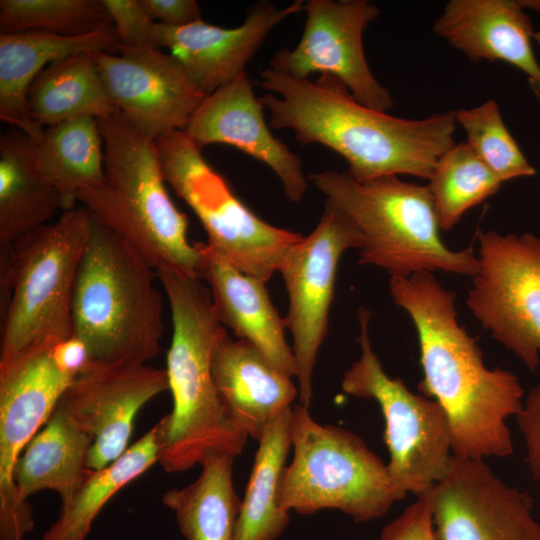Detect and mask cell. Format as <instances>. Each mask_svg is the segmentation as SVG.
Wrapping results in <instances>:
<instances>
[{
    "instance_id": "cell-1",
    "label": "cell",
    "mask_w": 540,
    "mask_h": 540,
    "mask_svg": "<svg viewBox=\"0 0 540 540\" xmlns=\"http://www.w3.org/2000/svg\"><path fill=\"white\" fill-rule=\"evenodd\" d=\"M389 288L416 328L423 371L418 388L445 411L453 455L482 460L512 455L507 421L523 406L519 379L485 366L476 339L458 322L456 294L432 273L392 276Z\"/></svg>"
},
{
    "instance_id": "cell-2",
    "label": "cell",
    "mask_w": 540,
    "mask_h": 540,
    "mask_svg": "<svg viewBox=\"0 0 540 540\" xmlns=\"http://www.w3.org/2000/svg\"><path fill=\"white\" fill-rule=\"evenodd\" d=\"M257 84L273 129H291L302 145L321 144L342 156L354 180L408 174L429 180L454 146V111L399 118L359 103L337 77L296 79L266 68Z\"/></svg>"
},
{
    "instance_id": "cell-3",
    "label": "cell",
    "mask_w": 540,
    "mask_h": 540,
    "mask_svg": "<svg viewBox=\"0 0 540 540\" xmlns=\"http://www.w3.org/2000/svg\"><path fill=\"white\" fill-rule=\"evenodd\" d=\"M171 310L173 333L166 372L172 411L159 426V460L184 472L211 453L239 455L248 435L230 417L214 385L211 359L227 331L216 317L211 292L196 275L157 270Z\"/></svg>"
},
{
    "instance_id": "cell-4",
    "label": "cell",
    "mask_w": 540,
    "mask_h": 540,
    "mask_svg": "<svg viewBox=\"0 0 540 540\" xmlns=\"http://www.w3.org/2000/svg\"><path fill=\"white\" fill-rule=\"evenodd\" d=\"M91 214V213H90ZM155 268L91 214L72 298L73 335L96 363H147L160 351L163 299Z\"/></svg>"
},
{
    "instance_id": "cell-5",
    "label": "cell",
    "mask_w": 540,
    "mask_h": 540,
    "mask_svg": "<svg viewBox=\"0 0 540 540\" xmlns=\"http://www.w3.org/2000/svg\"><path fill=\"white\" fill-rule=\"evenodd\" d=\"M97 121L104 143V181L81 191L77 202L156 271L198 276L202 253L198 243L189 242L188 219L167 192L154 141L118 109Z\"/></svg>"
},
{
    "instance_id": "cell-6",
    "label": "cell",
    "mask_w": 540,
    "mask_h": 540,
    "mask_svg": "<svg viewBox=\"0 0 540 540\" xmlns=\"http://www.w3.org/2000/svg\"><path fill=\"white\" fill-rule=\"evenodd\" d=\"M328 202L342 211L363 237L360 265H374L391 277L444 271L473 277L479 267L472 246L449 249L440 237L427 185L397 175L358 182L347 172L325 170L308 177Z\"/></svg>"
},
{
    "instance_id": "cell-7",
    "label": "cell",
    "mask_w": 540,
    "mask_h": 540,
    "mask_svg": "<svg viewBox=\"0 0 540 540\" xmlns=\"http://www.w3.org/2000/svg\"><path fill=\"white\" fill-rule=\"evenodd\" d=\"M91 214L82 205L1 247L0 363L73 335L72 298Z\"/></svg>"
},
{
    "instance_id": "cell-8",
    "label": "cell",
    "mask_w": 540,
    "mask_h": 540,
    "mask_svg": "<svg viewBox=\"0 0 540 540\" xmlns=\"http://www.w3.org/2000/svg\"><path fill=\"white\" fill-rule=\"evenodd\" d=\"M293 459L281 471L277 502L289 512L313 514L337 509L355 522L385 515L405 497L387 465L356 434L316 422L308 408H292Z\"/></svg>"
},
{
    "instance_id": "cell-9",
    "label": "cell",
    "mask_w": 540,
    "mask_h": 540,
    "mask_svg": "<svg viewBox=\"0 0 540 540\" xmlns=\"http://www.w3.org/2000/svg\"><path fill=\"white\" fill-rule=\"evenodd\" d=\"M154 146L166 184L206 231V246L239 271L264 282L279 271L290 248L303 236L252 212L185 131L166 133L154 140Z\"/></svg>"
},
{
    "instance_id": "cell-10",
    "label": "cell",
    "mask_w": 540,
    "mask_h": 540,
    "mask_svg": "<svg viewBox=\"0 0 540 540\" xmlns=\"http://www.w3.org/2000/svg\"><path fill=\"white\" fill-rule=\"evenodd\" d=\"M370 319V311L360 308L361 356L345 371L341 386L347 394L379 404L390 478L403 495L418 497L448 472L453 455L449 421L437 401L411 392L400 377L385 373L371 346Z\"/></svg>"
},
{
    "instance_id": "cell-11",
    "label": "cell",
    "mask_w": 540,
    "mask_h": 540,
    "mask_svg": "<svg viewBox=\"0 0 540 540\" xmlns=\"http://www.w3.org/2000/svg\"><path fill=\"white\" fill-rule=\"evenodd\" d=\"M478 271L467 305L525 366L540 365V238L478 231Z\"/></svg>"
},
{
    "instance_id": "cell-12",
    "label": "cell",
    "mask_w": 540,
    "mask_h": 540,
    "mask_svg": "<svg viewBox=\"0 0 540 540\" xmlns=\"http://www.w3.org/2000/svg\"><path fill=\"white\" fill-rule=\"evenodd\" d=\"M362 246L358 228L326 201L317 226L290 248L279 268L289 296L285 320L293 339L299 400L304 407H309L312 398V373L327 333L339 260L346 250Z\"/></svg>"
},
{
    "instance_id": "cell-13",
    "label": "cell",
    "mask_w": 540,
    "mask_h": 540,
    "mask_svg": "<svg viewBox=\"0 0 540 540\" xmlns=\"http://www.w3.org/2000/svg\"><path fill=\"white\" fill-rule=\"evenodd\" d=\"M54 344L0 363V540H23L34 527L32 507L18 499L13 470L75 379L56 366Z\"/></svg>"
},
{
    "instance_id": "cell-14",
    "label": "cell",
    "mask_w": 540,
    "mask_h": 540,
    "mask_svg": "<svg viewBox=\"0 0 540 540\" xmlns=\"http://www.w3.org/2000/svg\"><path fill=\"white\" fill-rule=\"evenodd\" d=\"M306 21L293 49L275 53L269 68L296 79L313 73L341 80L354 98L371 109L387 112L393 107L388 89L375 78L367 63L362 35L380 10L367 0H309Z\"/></svg>"
},
{
    "instance_id": "cell-15",
    "label": "cell",
    "mask_w": 540,
    "mask_h": 540,
    "mask_svg": "<svg viewBox=\"0 0 540 540\" xmlns=\"http://www.w3.org/2000/svg\"><path fill=\"white\" fill-rule=\"evenodd\" d=\"M426 493L437 540H540L530 495L482 459L452 455L445 477Z\"/></svg>"
},
{
    "instance_id": "cell-16",
    "label": "cell",
    "mask_w": 540,
    "mask_h": 540,
    "mask_svg": "<svg viewBox=\"0 0 540 540\" xmlns=\"http://www.w3.org/2000/svg\"><path fill=\"white\" fill-rule=\"evenodd\" d=\"M167 390L166 369L147 363L92 362L75 377L58 405L93 441L90 470L104 468L127 450L137 413Z\"/></svg>"
},
{
    "instance_id": "cell-17",
    "label": "cell",
    "mask_w": 540,
    "mask_h": 540,
    "mask_svg": "<svg viewBox=\"0 0 540 540\" xmlns=\"http://www.w3.org/2000/svg\"><path fill=\"white\" fill-rule=\"evenodd\" d=\"M94 58L115 107L153 141L184 131L206 97L170 53L120 46L117 53L96 52Z\"/></svg>"
},
{
    "instance_id": "cell-18",
    "label": "cell",
    "mask_w": 540,
    "mask_h": 540,
    "mask_svg": "<svg viewBox=\"0 0 540 540\" xmlns=\"http://www.w3.org/2000/svg\"><path fill=\"white\" fill-rule=\"evenodd\" d=\"M264 108L245 72L207 95L184 131L200 149L226 144L264 163L278 176L285 196L300 202L307 190L301 158L271 133Z\"/></svg>"
},
{
    "instance_id": "cell-19",
    "label": "cell",
    "mask_w": 540,
    "mask_h": 540,
    "mask_svg": "<svg viewBox=\"0 0 540 540\" xmlns=\"http://www.w3.org/2000/svg\"><path fill=\"white\" fill-rule=\"evenodd\" d=\"M301 11V0L283 8L260 1L249 8L244 22L235 28L203 20L182 27L157 23V37L160 47L170 50L191 82L207 96L245 73L267 35L287 17Z\"/></svg>"
},
{
    "instance_id": "cell-20",
    "label": "cell",
    "mask_w": 540,
    "mask_h": 540,
    "mask_svg": "<svg viewBox=\"0 0 540 540\" xmlns=\"http://www.w3.org/2000/svg\"><path fill=\"white\" fill-rule=\"evenodd\" d=\"M433 29L470 61L507 62L529 77L532 90L540 91L535 31L519 0H451Z\"/></svg>"
},
{
    "instance_id": "cell-21",
    "label": "cell",
    "mask_w": 540,
    "mask_h": 540,
    "mask_svg": "<svg viewBox=\"0 0 540 540\" xmlns=\"http://www.w3.org/2000/svg\"><path fill=\"white\" fill-rule=\"evenodd\" d=\"M198 244V276L209 285L219 322L253 344L282 373L297 377L293 350L285 338L286 320L274 307L265 282L239 271L205 243Z\"/></svg>"
},
{
    "instance_id": "cell-22",
    "label": "cell",
    "mask_w": 540,
    "mask_h": 540,
    "mask_svg": "<svg viewBox=\"0 0 540 540\" xmlns=\"http://www.w3.org/2000/svg\"><path fill=\"white\" fill-rule=\"evenodd\" d=\"M121 42L112 26L78 36L42 30L0 33V119L39 142L44 128L31 118L27 94L49 64L80 53H117Z\"/></svg>"
},
{
    "instance_id": "cell-23",
    "label": "cell",
    "mask_w": 540,
    "mask_h": 540,
    "mask_svg": "<svg viewBox=\"0 0 540 540\" xmlns=\"http://www.w3.org/2000/svg\"><path fill=\"white\" fill-rule=\"evenodd\" d=\"M211 371L219 398L230 417L253 439L281 411L292 407L298 390L253 344L226 333L218 341Z\"/></svg>"
},
{
    "instance_id": "cell-24",
    "label": "cell",
    "mask_w": 540,
    "mask_h": 540,
    "mask_svg": "<svg viewBox=\"0 0 540 540\" xmlns=\"http://www.w3.org/2000/svg\"><path fill=\"white\" fill-rule=\"evenodd\" d=\"M91 437L57 405L50 418L24 448L13 470L19 501L42 490L58 493L67 501L90 473L87 466Z\"/></svg>"
},
{
    "instance_id": "cell-25",
    "label": "cell",
    "mask_w": 540,
    "mask_h": 540,
    "mask_svg": "<svg viewBox=\"0 0 540 540\" xmlns=\"http://www.w3.org/2000/svg\"><path fill=\"white\" fill-rule=\"evenodd\" d=\"M61 198L37 163V142L13 128L0 134V246L47 224Z\"/></svg>"
},
{
    "instance_id": "cell-26",
    "label": "cell",
    "mask_w": 540,
    "mask_h": 540,
    "mask_svg": "<svg viewBox=\"0 0 540 540\" xmlns=\"http://www.w3.org/2000/svg\"><path fill=\"white\" fill-rule=\"evenodd\" d=\"M33 121L44 128L65 121L103 119L116 111L95 62L94 53H80L49 64L27 94Z\"/></svg>"
},
{
    "instance_id": "cell-27",
    "label": "cell",
    "mask_w": 540,
    "mask_h": 540,
    "mask_svg": "<svg viewBox=\"0 0 540 540\" xmlns=\"http://www.w3.org/2000/svg\"><path fill=\"white\" fill-rule=\"evenodd\" d=\"M233 460L225 453H211L200 463L194 482L163 494V504L175 512L187 540H234L241 501L233 485Z\"/></svg>"
},
{
    "instance_id": "cell-28",
    "label": "cell",
    "mask_w": 540,
    "mask_h": 540,
    "mask_svg": "<svg viewBox=\"0 0 540 540\" xmlns=\"http://www.w3.org/2000/svg\"><path fill=\"white\" fill-rule=\"evenodd\" d=\"M37 163L61 198V210L77 205L81 191L104 181V143L98 121L82 117L44 128Z\"/></svg>"
},
{
    "instance_id": "cell-29",
    "label": "cell",
    "mask_w": 540,
    "mask_h": 540,
    "mask_svg": "<svg viewBox=\"0 0 540 540\" xmlns=\"http://www.w3.org/2000/svg\"><path fill=\"white\" fill-rule=\"evenodd\" d=\"M292 407L268 423L259 439L236 522L234 540H276L289 522L277 502L278 481L291 447Z\"/></svg>"
},
{
    "instance_id": "cell-30",
    "label": "cell",
    "mask_w": 540,
    "mask_h": 540,
    "mask_svg": "<svg viewBox=\"0 0 540 540\" xmlns=\"http://www.w3.org/2000/svg\"><path fill=\"white\" fill-rule=\"evenodd\" d=\"M159 426L156 423L109 465L91 470L78 490L61 503L59 516L43 540H85L106 503L124 486L159 460Z\"/></svg>"
},
{
    "instance_id": "cell-31",
    "label": "cell",
    "mask_w": 540,
    "mask_h": 540,
    "mask_svg": "<svg viewBox=\"0 0 540 540\" xmlns=\"http://www.w3.org/2000/svg\"><path fill=\"white\" fill-rule=\"evenodd\" d=\"M504 182L464 143L438 160L427 184L440 230L449 231L467 210L491 197Z\"/></svg>"
},
{
    "instance_id": "cell-32",
    "label": "cell",
    "mask_w": 540,
    "mask_h": 540,
    "mask_svg": "<svg viewBox=\"0 0 540 540\" xmlns=\"http://www.w3.org/2000/svg\"><path fill=\"white\" fill-rule=\"evenodd\" d=\"M112 22L102 0H1V32L42 30L63 36L88 34Z\"/></svg>"
},
{
    "instance_id": "cell-33",
    "label": "cell",
    "mask_w": 540,
    "mask_h": 540,
    "mask_svg": "<svg viewBox=\"0 0 540 540\" xmlns=\"http://www.w3.org/2000/svg\"><path fill=\"white\" fill-rule=\"evenodd\" d=\"M454 115L466 133L467 145L503 182L536 174L507 129L495 100L458 109Z\"/></svg>"
},
{
    "instance_id": "cell-34",
    "label": "cell",
    "mask_w": 540,
    "mask_h": 540,
    "mask_svg": "<svg viewBox=\"0 0 540 540\" xmlns=\"http://www.w3.org/2000/svg\"><path fill=\"white\" fill-rule=\"evenodd\" d=\"M102 2L121 46L160 50L157 22L150 18L140 0H102Z\"/></svg>"
},
{
    "instance_id": "cell-35",
    "label": "cell",
    "mask_w": 540,
    "mask_h": 540,
    "mask_svg": "<svg viewBox=\"0 0 540 540\" xmlns=\"http://www.w3.org/2000/svg\"><path fill=\"white\" fill-rule=\"evenodd\" d=\"M377 540H437L427 493L386 525Z\"/></svg>"
},
{
    "instance_id": "cell-36",
    "label": "cell",
    "mask_w": 540,
    "mask_h": 540,
    "mask_svg": "<svg viewBox=\"0 0 540 540\" xmlns=\"http://www.w3.org/2000/svg\"><path fill=\"white\" fill-rule=\"evenodd\" d=\"M526 448V463L532 476L540 480V381L530 390L516 415Z\"/></svg>"
},
{
    "instance_id": "cell-37",
    "label": "cell",
    "mask_w": 540,
    "mask_h": 540,
    "mask_svg": "<svg viewBox=\"0 0 540 540\" xmlns=\"http://www.w3.org/2000/svg\"><path fill=\"white\" fill-rule=\"evenodd\" d=\"M152 20L169 27H182L202 20L194 0H140Z\"/></svg>"
},
{
    "instance_id": "cell-38",
    "label": "cell",
    "mask_w": 540,
    "mask_h": 540,
    "mask_svg": "<svg viewBox=\"0 0 540 540\" xmlns=\"http://www.w3.org/2000/svg\"><path fill=\"white\" fill-rule=\"evenodd\" d=\"M51 352L56 366L73 378L93 362L87 345L75 335L55 343Z\"/></svg>"
},
{
    "instance_id": "cell-39",
    "label": "cell",
    "mask_w": 540,
    "mask_h": 540,
    "mask_svg": "<svg viewBox=\"0 0 540 540\" xmlns=\"http://www.w3.org/2000/svg\"><path fill=\"white\" fill-rule=\"evenodd\" d=\"M521 6L526 9H531L540 13V0H519Z\"/></svg>"
},
{
    "instance_id": "cell-40",
    "label": "cell",
    "mask_w": 540,
    "mask_h": 540,
    "mask_svg": "<svg viewBox=\"0 0 540 540\" xmlns=\"http://www.w3.org/2000/svg\"><path fill=\"white\" fill-rule=\"evenodd\" d=\"M533 39L536 41L538 47L540 48V30L535 31Z\"/></svg>"
},
{
    "instance_id": "cell-41",
    "label": "cell",
    "mask_w": 540,
    "mask_h": 540,
    "mask_svg": "<svg viewBox=\"0 0 540 540\" xmlns=\"http://www.w3.org/2000/svg\"><path fill=\"white\" fill-rule=\"evenodd\" d=\"M539 482H540V480H539ZM539 517H540V502H539Z\"/></svg>"
}]
</instances>
